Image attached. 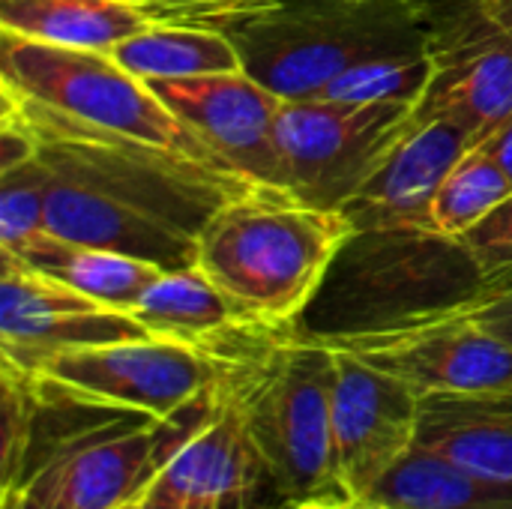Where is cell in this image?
<instances>
[{
  "label": "cell",
  "instance_id": "cell-1",
  "mask_svg": "<svg viewBox=\"0 0 512 509\" xmlns=\"http://www.w3.org/2000/svg\"><path fill=\"white\" fill-rule=\"evenodd\" d=\"M3 111L33 135L48 189V228L69 243L183 270L198 261L201 231L219 204L249 189L174 153L69 123L9 90Z\"/></svg>",
  "mask_w": 512,
  "mask_h": 509
},
{
  "label": "cell",
  "instance_id": "cell-2",
  "mask_svg": "<svg viewBox=\"0 0 512 509\" xmlns=\"http://www.w3.org/2000/svg\"><path fill=\"white\" fill-rule=\"evenodd\" d=\"M357 237L342 210L249 186L207 219L198 267L246 327H285L318 294L339 252Z\"/></svg>",
  "mask_w": 512,
  "mask_h": 509
},
{
  "label": "cell",
  "instance_id": "cell-3",
  "mask_svg": "<svg viewBox=\"0 0 512 509\" xmlns=\"http://www.w3.org/2000/svg\"><path fill=\"white\" fill-rule=\"evenodd\" d=\"M198 24L219 27L243 72L282 99H315L366 60L429 51L438 39L417 0H267Z\"/></svg>",
  "mask_w": 512,
  "mask_h": 509
},
{
  "label": "cell",
  "instance_id": "cell-4",
  "mask_svg": "<svg viewBox=\"0 0 512 509\" xmlns=\"http://www.w3.org/2000/svg\"><path fill=\"white\" fill-rule=\"evenodd\" d=\"M3 90L96 132L138 141L195 165L231 174L219 156L108 51L63 48L0 30ZM240 180V177H237ZM246 183V180H243Z\"/></svg>",
  "mask_w": 512,
  "mask_h": 509
},
{
  "label": "cell",
  "instance_id": "cell-5",
  "mask_svg": "<svg viewBox=\"0 0 512 509\" xmlns=\"http://www.w3.org/2000/svg\"><path fill=\"white\" fill-rule=\"evenodd\" d=\"M333 378L336 357L324 339L282 342L240 378L249 435L270 486L288 504L339 498Z\"/></svg>",
  "mask_w": 512,
  "mask_h": 509
},
{
  "label": "cell",
  "instance_id": "cell-6",
  "mask_svg": "<svg viewBox=\"0 0 512 509\" xmlns=\"http://www.w3.org/2000/svg\"><path fill=\"white\" fill-rule=\"evenodd\" d=\"M417 111L420 102L285 99L276 120L285 192L321 210H345L411 129Z\"/></svg>",
  "mask_w": 512,
  "mask_h": 509
},
{
  "label": "cell",
  "instance_id": "cell-7",
  "mask_svg": "<svg viewBox=\"0 0 512 509\" xmlns=\"http://www.w3.org/2000/svg\"><path fill=\"white\" fill-rule=\"evenodd\" d=\"M228 366L231 363L213 354V348L147 336L72 348L48 357L30 375L72 399L171 423L216 390Z\"/></svg>",
  "mask_w": 512,
  "mask_h": 509
},
{
  "label": "cell",
  "instance_id": "cell-8",
  "mask_svg": "<svg viewBox=\"0 0 512 509\" xmlns=\"http://www.w3.org/2000/svg\"><path fill=\"white\" fill-rule=\"evenodd\" d=\"M426 396H486L512 390V345L450 312L321 336Z\"/></svg>",
  "mask_w": 512,
  "mask_h": 509
},
{
  "label": "cell",
  "instance_id": "cell-9",
  "mask_svg": "<svg viewBox=\"0 0 512 509\" xmlns=\"http://www.w3.org/2000/svg\"><path fill=\"white\" fill-rule=\"evenodd\" d=\"M264 465L249 435L237 363L141 495V509H249Z\"/></svg>",
  "mask_w": 512,
  "mask_h": 509
},
{
  "label": "cell",
  "instance_id": "cell-10",
  "mask_svg": "<svg viewBox=\"0 0 512 509\" xmlns=\"http://www.w3.org/2000/svg\"><path fill=\"white\" fill-rule=\"evenodd\" d=\"M174 423V420H171ZM168 423L114 408L102 423L60 435L30 453L27 471H42L63 509H120L138 504L147 483L183 438H162Z\"/></svg>",
  "mask_w": 512,
  "mask_h": 509
},
{
  "label": "cell",
  "instance_id": "cell-11",
  "mask_svg": "<svg viewBox=\"0 0 512 509\" xmlns=\"http://www.w3.org/2000/svg\"><path fill=\"white\" fill-rule=\"evenodd\" d=\"M330 345V342H327ZM333 348V444L336 492L360 504L372 486L417 444L423 399L396 375Z\"/></svg>",
  "mask_w": 512,
  "mask_h": 509
},
{
  "label": "cell",
  "instance_id": "cell-12",
  "mask_svg": "<svg viewBox=\"0 0 512 509\" xmlns=\"http://www.w3.org/2000/svg\"><path fill=\"white\" fill-rule=\"evenodd\" d=\"M0 351L3 363H12L24 372H36L48 357L126 342L147 339L150 333L129 315L108 309L72 285L33 270L15 258L0 255Z\"/></svg>",
  "mask_w": 512,
  "mask_h": 509
},
{
  "label": "cell",
  "instance_id": "cell-13",
  "mask_svg": "<svg viewBox=\"0 0 512 509\" xmlns=\"http://www.w3.org/2000/svg\"><path fill=\"white\" fill-rule=\"evenodd\" d=\"M153 93L249 186L285 192L276 120L282 96L246 72L147 81Z\"/></svg>",
  "mask_w": 512,
  "mask_h": 509
},
{
  "label": "cell",
  "instance_id": "cell-14",
  "mask_svg": "<svg viewBox=\"0 0 512 509\" xmlns=\"http://www.w3.org/2000/svg\"><path fill=\"white\" fill-rule=\"evenodd\" d=\"M474 147V138L453 120L417 111L411 129L387 153L378 171L345 204L360 234H411L432 237V201L444 177Z\"/></svg>",
  "mask_w": 512,
  "mask_h": 509
},
{
  "label": "cell",
  "instance_id": "cell-15",
  "mask_svg": "<svg viewBox=\"0 0 512 509\" xmlns=\"http://www.w3.org/2000/svg\"><path fill=\"white\" fill-rule=\"evenodd\" d=\"M420 111L459 123L474 144L512 117V39L477 3L456 30H438L435 78Z\"/></svg>",
  "mask_w": 512,
  "mask_h": 509
},
{
  "label": "cell",
  "instance_id": "cell-16",
  "mask_svg": "<svg viewBox=\"0 0 512 509\" xmlns=\"http://www.w3.org/2000/svg\"><path fill=\"white\" fill-rule=\"evenodd\" d=\"M417 441L486 480L512 486V390L426 396Z\"/></svg>",
  "mask_w": 512,
  "mask_h": 509
},
{
  "label": "cell",
  "instance_id": "cell-17",
  "mask_svg": "<svg viewBox=\"0 0 512 509\" xmlns=\"http://www.w3.org/2000/svg\"><path fill=\"white\" fill-rule=\"evenodd\" d=\"M360 509H512V486L414 444L357 504Z\"/></svg>",
  "mask_w": 512,
  "mask_h": 509
},
{
  "label": "cell",
  "instance_id": "cell-18",
  "mask_svg": "<svg viewBox=\"0 0 512 509\" xmlns=\"http://www.w3.org/2000/svg\"><path fill=\"white\" fill-rule=\"evenodd\" d=\"M156 18L135 0H3L0 30L24 39L114 51L123 39L144 30Z\"/></svg>",
  "mask_w": 512,
  "mask_h": 509
},
{
  "label": "cell",
  "instance_id": "cell-19",
  "mask_svg": "<svg viewBox=\"0 0 512 509\" xmlns=\"http://www.w3.org/2000/svg\"><path fill=\"white\" fill-rule=\"evenodd\" d=\"M150 336L177 339L201 348L234 330H249L216 282L198 267L165 270L129 312Z\"/></svg>",
  "mask_w": 512,
  "mask_h": 509
},
{
  "label": "cell",
  "instance_id": "cell-20",
  "mask_svg": "<svg viewBox=\"0 0 512 509\" xmlns=\"http://www.w3.org/2000/svg\"><path fill=\"white\" fill-rule=\"evenodd\" d=\"M15 261L72 285L75 291H81L90 300H96L108 309H117V312H132V306L147 294V288L165 273L153 261L111 252V249L69 243V240L57 237L54 231H48L42 240H36Z\"/></svg>",
  "mask_w": 512,
  "mask_h": 509
},
{
  "label": "cell",
  "instance_id": "cell-21",
  "mask_svg": "<svg viewBox=\"0 0 512 509\" xmlns=\"http://www.w3.org/2000/svg\"><path fill=\"white\" fill-rule=\"evenodd\" d=\"M111 54L123 69L144 81L243 72L234 42L219 27L198 21L156 18L144 30L123 39Z\"/></svg>",
  "mask_w": 512,
  "mask_h": 509
},
{
  "label": "cell",
  "instance_id": "cell-22",
  "mask_svg": "<svg viewBox=\"0 0 512 509\" xmlns=\"http://www.w3.org/2000/svg\"><path fill=\"white\" fill-rule=\"evenodd\" d=\"M507 195H512L510 177L483 144H474L444 177L432 201L429 234L456 243L465 231L486 219Z\"/></svg>",
  "mask_w": 512,
  "mask_h": 509
},
{
  "label": "cell",
  "instance_id": "cell-23",
  "mask_svg": "<svg viewBox=\"0 0 512 509\" xmlns=\"http://www.w3.org/2000/svg\"><path fill=\"white\" fill-rule=\"evenodd\" d=\"M435 78V45L417 54H396L366 60L342 75H336L315 99L324 102H423Z\"/></svg>",
  "mask_w": 512,
  "mask_h": 509
},
{
  "label": "cell",
  "instance_id": "cell-24",
  "mask_svg": "<svg viewBox=\"0 0 512 509\" xmlns=\"http://www.w3.org/2000/svg\"><path fill=\"white\" fill-rule=\"evenodd\" d=\"M48 231V189L36 156L0 171V255L21 258Z\"/></svg>",
  "mask_w": 512,
  "mask_h": 509
},
{
  "label": "cell",
  "instance_id": "cell-25",
  "mask_svg": "<svg viewBox=\"0 0 512 509\" xmlns=\"http://www.w3.org/2000/svg\"><path fill=\"white\" fill-rule=\"evenodd\" d=\"M39 417L36 378L12 363H3V492L18 486L27 471Z\"/></svg>",
  "mask_w": 512,
  "mask_h": 509
},
{
  "label": "cell",
  "instance_id": "cell-26",
  "mask_svg": "<svg viewBox=\"0 0 512 509\" xmlns=\"http://www.w3.org/2000/svg\"><path fill=\"white\" fill-rule=\"evenodd\" d=\"M453 246L468 255V261L486 276L512 270V195H507L471 231H465Z\"/></svg>",
  "mask_w": 512,
  "mask_h": 509
},
{
  "label": "cell",
  "instance_id": "cell-27",
  "mask_svg": "<svg viewBox=\"0 0 512 509\" xmlns=\"http://www.w3.org/2000/svg\"><path fill=\"white\" fill-rule=\"evenodd\" d=\"M435 312H450V315L468 318L477 327L489 330L492 336L512 345V270L486 276L474 294H468L465 300H456L444 309H435Z\"/></svg>",
  "mask_w": 512,
  "mask_h": 509
},
{
  "label": "cell",
  "instance_id": "cell-28",
  "mask_svg": "<svg viewBox=\"0 0 512 509\" xmlns=\"http://www.w3.org/2000/svg\"><path fill=\"white\" fill-rule=\"evenodd\" d=\"M135 3L150 9V15L159 21H201L237 9H252L267 0H135Z\"/></svg>",
  "mask_w": 512,
  "mask_h": 509
},
{
  "label": "cell",
  "instance_id": "cell-29",
  "mask_svg": "<svg viewBox=\"0 0 512 509\" xmlns=\"http://www.w3.org/2000/svg\"><path fill=\"white\" fill-rule=\"evenodd\" d=\"M3 509H63L51 480L42 471H30L18 486L3 492Z\"/></svg>",
  "mask_w": 512,
  "mask_h": 509
},
{
  "label": "cell",
  "instance_id": "cell-30",
  "mask_svg": "<svg viewBox=\"0 0 512 509\" xmlns=\"http://www.w3.org/2000/svg\"><path fill=\"white\" fill-rule=\"evenodd\" d=\"M483 147L492 153V159L504 168V174L510 177L512 183V117L501 126V129H495V132L483 141Z\"/></svg>",
  "mask_w": 512,
  "mask_h": 509
},
{
  "label": "cell",
  "instance_id": "cell-31",
  "mask_svg": "<svg viewBox=\"0 0 512 509\" xmlns=\"http://www.w3.org/2000/svg\"><path fill=\"white\" fill-rule=\"evenodd\" d=\"M480 9H483V15L501 30V33H507L512 39V0H474Z\"/></svg>",
  "mask_w": 512,
  "mask_h": 509
},
{
  "label": "cell",
  "instance_id": "cell-32",
  "mask_svg": "<svg viewBox=\"0 0 512 509\" xmlns=\"http://www.w3.org/2000/svg\"><path fill=\"white\" fill-rule=\"evenodd\" d=\"M288 509H360L357 504L339 501V498H324V501H303V504H291Z\"/></svg>",
  "mask_w": 512,
  "mask_h": 509
},
{
  "label": "cell",
  "instance_id": "cell-33",
  "mask_svg": "<svg viewBox=\"0 0 512 509\" xmlns=\"http://www.w3.org/2000/svg\"><path fill=\"white\" fill-rule=\"evenodd\" d=\"M120 509H141V501H138V504H126V507H120Z\"/></svg>",
  "mask_w": 512,
  "mask_h": 509
}]
</instances>
